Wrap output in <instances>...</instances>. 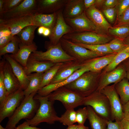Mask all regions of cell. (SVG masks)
<instances>
[{
	"instance_id": "21",
	"label": "cell",
	"mask_w": 129,
	"mask_h": 129,
	"mask_svg": "<svg viewBox=\"0 0 129 129\" xmlns=\"http://www.w3.org/2000/svg\"><path fill=\"white\" fill-rule=\"evenodd\" d=\"M117 54L113 53L88 59L82 62L83 66L87 68L89 71L99 73L110 63Z\"/></svg>"
},
{
	"instance_id": "40",
	"label": "cell",
	"mask_w": 129,
	"mask_h": 129,
	"mask_svg": "<svg viewBox=\"0 0 129 129\" xmlns=\"http://www.w3.org/2000/svg\"><path fill=\"white\" fill-rule=\"evenodd\" d=\"M88 114L87 107L79 108L76 111V121L78 125H84L87 118Z\"/></svg>"
},
{
	"instance_id": "58",
	"label": "cell",
	"mask_w": 129,
	"mask_h": 129,
	"mask_svg": "<svg viewBox=\"0 0 129 129\" xmlns=\"http://www.w3.org/2000/svg\"><path fill=\"white\" fill-rule=\"evenodd\" d=\"M124 40L126 43L129 45V36L124 39Z\"/></svg>"
},
{
	"instance_id": "55",
	"label": "cell",
	"mask_w": 129,
	"mask_h": 129,
	"mask_svg": "<svg viewBox=\"0 0 129 129\" xmlns=\"http://www.w3.org/2000/svg\"><path fill=\"white\" fill-rule=\"evenodd\" d=\"M76 129H89L88 127L85 126L84 125L78 124Z\"/></svg>"
},
{
	"instance_id": "1",
	"label": "cell",
	"mask_w": 129,
	"mask_h": 129,
	"mask_svg": "<svg viewBox=\"0 0 129 129\" xmlns=\"http://www.w3.org/2000/svg\"><path fill=\"white\" fill-rule=\"evenodd\" d=\"M37 92H33L25 97L12 115L9 118L5 127L6 129H15L21 119L30 120L33 117L40 105L38 100L34 98Z\"/></svg>"
},
{
	"instance_id": "26",
	"label": "cell",
	"mask_w": 129,
	"mask_h": 129,
	"mask_svg": "<svg viewBox=\"0 0 129 129\" xmlns=\"http://www.w3.org/2000/svg\"><path fill=\"white\" fill-rule=\"evenodd\" d=\"M57 12L50 14H36L33 16V25L38 27L43 26L50 29L51 32L55 24Z\"/></svg>"
},
{
	"instance_id": "42",
	"label": "cell",
	"mask_w": 129,
	"mask_h": 129,
	"mask_svg": "<svg viewBox=\"0 0 129 129\" xmlns=\"http://www.w3.org/2000/svg\"><path fill=\"white\" fill-rule=\"evenodd\" d=\"M7 95V91L4 82L3 71L0 67V103L4 100Z\"/></svg>"
},
{
	"instance_id": "22",
	"label": "cell",
	"mask_w": 129,
	"mask_h": 129,
	"mask_svg": "<svg viewBox=\"0 0 129 129\" xmlns=\"http://www.w3.org/2000/svg\"><path fill=\"white\" fill-rule=\"evenodd\" d=\"M4 59L10 64L13 71L18 79L21 87L23 90L27 87L29 82L28 76L23 67L19 63L8 54L3 55Z\"/></svg>"
},
{
	"instance_id": "20",
	"label": "cell",
	"mask_w": 129,
	"mask_h": 129,
	"mask_svg": "<svg viewBox=\"0 0 129 129\" xmlns=\"http://www.w3.org/2000/svg\"><path fill=\"white\" fill-rule=\"evenodd\" d=\"M68 0H37L36 14H50L63 10Z\"/></svg>"
},
{
	"instance_id": "23",
	"label": "cell",
	"mask_w": 129,
	"mask_h": 129,
	"mask_svg": "<svg viewBox=\"0 0 129 129\" xmlns=\"http://www.w3.org/2000/svg\"><path fill=\"white\" fill-rule=\"evenodd\" d=\"M84 0H68L63 10L64 18H73L85 11Z\"/></svg>"
},
{
	"instance_id": "38",
	"label": "cell",
	"mask_w": 129,
	"mask_h": 129,
	"mask_svg": "<svg viewBox=\"0 0 129 129\" xmlns=\"http://www.w3.org/2000/svg\"><path fill=\"white\" fill-rule=\"evenodd\" d=\"M13 36L10 30L8 28L0 27V49L10 42Z\"/></svg>"
},
{
	"instance_id": "15",
	"label": "cell",
	"mask_w": 129,
	"mask_h": 129,
	"mask_svg": "<svg viewBox=\"0 0 129 129\" xmlns=\"http://www.w3.org/2000/svg\"><path fill=\"white\" fill-rule=\"evenodd\" d=\"M88 18L93 23L101 33H108L109 28L112 26L108 23L102 13L94 5L85 10Z\"/></svg>"
},
{
	"instance_id": "3",
	"label": "cell",
	"mask_w": 129,
	"mask_h": 129,
	"mask_svg": "<svg viewBox=\"0 0 129 129\" xmlns=\"http://www.w3.org/2000/svg\"><path fill=\"white\" fill-rule=\"evenodd\" d=\"M45 47L46 51L36 50L31 53L29 58L36 60L49 61L55 64L76 60L64 51L59 42L56 45H53L49 41H46Z\"/></svg>"
},
{
	"instance_id": "8",
	"label": "cell",
	"mask_w": 129,
	"mask_h": 129,
	"mask_svg": "<svg viewBox=\"0 0 129 129\" xmlns=\"http://www.w3.org/2000/svg\"><path fill=\"white\" fill-rule=\"evenodd\" d=\"M59 42L68 54L80 62H83L99 56L91 51L63 38L60 39Z\"/></svg>"
},
{
	"instance_id": "34",
	"label": "cell",
	"mask_w": 129,
	"mask_h": 129,
	"mask_svg": "<svg viewBox=\"0 0 129 129\" xmlns=\"http://www.w3.org/2000/svg\"><path fill=\"white\" fill-rule=\"evenodd\" d=\"M20 41L16 35L14 36L12 39L6 45L0 49V56L11 53L12 54H16L19 50V43Z\"/></svg>"
},
{
	"instance_id": "35",
	"label": "cell",
	"mask_w": 129,
	"mask_h": 129,
	"mask_svg": "<svg viewBox=\"0 0 129 129\" xmlns=\"http://www.w3.org/2000/svg\"><path fill=\"white\" fill-rule=\"evenodd\" d=\"M108 34L111 36L124 40L129 36V24L117 27H112L109 29Z\"/></svg>"
},
{
	"instance_id": "4",
	"label": "cell",
	"mask_w": 129,
	"mask_h": 129,
	"mask_svg": "<svg viewBox=\"0 0 129 129\" xmlns=\"http://www.w3.org/2000/svg\"><path fill=\"white\" fill-rule=\"evenodd\" d=\"M98 73L89 71L86 72L64 86L84 97H86L97 90L99 83Z\"/></svg>"
},
{
	"instance_id": "46",
	"label": "cell",
	"mask_w": 129,
	"mask_h": 129,
	"mask_svg": "<svg viewBox=\"0 0 129 129\" xmlns=\"http://www.w3.org/2000/svg\"><path fill=\"white\" fill-rule=\"evenodd\" d=\"M118 1V0H104L102 5L103 9L115 7L117 5Z\"/></svg>"
},
{
	"instance_id": "57",
	"label": "cell",
	"mask_w": 129,
	"mask_h": 129,
	"mask_svg": "<svg viewBox=\"0 0 129 129\" xmlns=\"http://www.w3.org/2000/svg\"><path fill=\"white\" fill-rule=\"evenodd\" d=\"M77 125L74 124L72 125L68 126L66 129H76Z\"/></svg>"
},
{
	"instance_id": "52",
	"label": "cell",
	"mask_w": 129,
	"mask_h": 129,
	"mask_svg": "<svg viewBox=\"0 0 129 129\" xmlns=\"http://www.w3.org/2000/svg\"><path fill=\"white\" fill-rule=\"evenodd\" d=\"M123 108L124 112H129V101L123 105Z\"/></svg>"
},
{
	"instance_id": "41",
	"label": "cell",
	"mask_w": 129,
	"mask_h": 129,
	"mask_svg": "<svg viewBox=\"0 0 129 129\" xmlns=\"http://www.w3.org/2000/svg\"><path fill=\"white\" fill-rule=\"evenodd\" d=\"M129 24V7L117 18L113 27Z\"/></svg>"
},
{
	"instance_id": "60",
	"label": "cell",
	"mask_w": 129,
	"mask_h": 129,
	"mask_svg": "<svg viewBox=\"0 0 129 129\" xmlns=\"http://www.w3.org/2000/svg\"><path fill=\"white\" fill-rule=\"evenodd\" d=\"M0 129H6V128H4L3 127L2 125L0 124Z\"/></svg>"
},
{
	"instance_id": "13",
	"label": "cell",
	"mask_w": 129,
	"mask_h": 129,
	"mask_svg": "<svg viewBox=\"0 0 129 129\" xmlns=\"http://www.w3.org/2000/svg\"><path fill=\"white\" fill-rule=\"evenodd\" d=\"M64 19L67 24L73 29V32H92L101 33L87 16L85 11L76 17Z\"/></svg>"
},
{
	"instance_id": "19",
	"label": "cell",
	"mask_w": 129,
	"mask_h": 129,
	"mask_svg": "<svg viewBox=\"0 0 129 129\" xmlns=\"http://www.w3.org/2000/svg\"><path fill=\"white\" fill-rule=\"evenodd\" d=\"M82 67V62L76 60L63 63L50 84L57 83L66 79Z\"/></svg>"
},
{
	"instance_id": "17",
	"label": "cell",
	"mask_w": 129,
	"mask_h": 129,
	"mask_svg": "<svg viewBox=\"0 0 129 129\" xmlns=\"http://www.w3.org/2000/svg\"><path fill=\"white\" fill-rule=\"evenodd\" d=\"M99 81L96 90L99 92L104 87L112 83L116 84L127 77V71L123 64L114 70L104 74Z\"/></svg>"
},
{
	"instance_id": "32",
	"label": "cell",
	"mask_w": 129,
	"mask_h": 129,
	"mask_svg": "<svg viewBox=\"0 0 129 129\" xmlns=\"http://www.w3.org/2000/svg\"><path fill=\"white\" fill-rule=\"evenodd\" d=\"M76 44L91 51L99 56H103L114 53L110 49L107 43L95 45H89L79 43Z\"/></svg>"
},
{
	"instance_id": "39",
	"label": "cell",
	"mask_w": 129,
	"mask_h": 129,
	"mask_svg": "<svg viewBox=\"0 0 129 129\" xmlns=\"http://www.w3.org/2000/svg\"><path fill=\"white\" fill-rule=\"evenodd\" d=\"M102 14L106 19L110 23L115 22L117 16V10L115 7L103 9Z\"/></svg>"
},
{
	"instance_id": "56",
	"label": "cell",
	"mask_w": 129,
	"mask_h": 129,
	"mask_svg": "<svg viewBox=\"0 0 129 129\" xmlns=\"http://www.w3.org/2000/svg\"><path fill=\"white\" fill-rule=\"evenodd\" d=\"M124 118L129 121V112H124Z\"/></svg>"
},
{
	"instance_id": "36",
	"label": "cell",
	"mask_w": 129,
	"mask_h": 129,
	"mask_svg": "<svg viewBox=\"0 0 129 129\" xmlns=\"http://www.w3.org/2000/svg\"><path fill=\"white\" fill-rule=\"evenodd\" d=\"M58 121L68 126L74 124L76 122V111L74 109H66L61 117H59Z\"/></svg>"
},
{
	"instance_id": "54",
	"label": "cell",
	"mask_w": 129,
	"mask_h": 129,
	"mask_svg": "<svg viewBox=\"0 0 129 129\" xmlns=\"http://www.w3.org/2000/svg\"><path fill=\"white\" fill-rule=\"evenodd\" d=\"M4 0H0V16L3 13V8Z\"/></svg>"
},
{
	"instance_id": "7",
	"label": "cell",
	"mask_w": 129,
	"mask_h": 129,
	"mask_svg": "<svg viewBox=\"0 0 129 129\" xmlns=\"http://www.w3.org/2000/svg\"><path fill=\"white\" fill-rule=\"evenodd\" d=\"M83 105L91 106L97 114L103 118L107 121L111 120L109 100L100 92L96 91L85 97Z\"/></svg>"
},
{
	"instance_id": "5",
	"label": "cell",
	"mask_w": 129,
	"mask_h": 129,
	"mask_svg": "<svg viewBox=\"0 0 129 129\" xmlns=\"http://www.w3.org/2000/svg\"><path fill=\"white\" fill-rule=\"evenodd\" d=\"M62 38L75 43L89 45L107 43L113 39L106 34L92 32H74Z\"/></svg>"
},
{
	"instance_id": "51",
	"label": "cell",
	"mask_w": 129,
	"mask_h": 129,
	"mask_svg": "<svg viewBox=\"0 0 129 129\" xmlns=\"http://www.w3.org/2000/svg\"><path fill=\"white\" fill-rule=\"evenodd\" d=\"M123 64L124 66L127 71H129V58L124 61Z\"/></svg>"
},
{
	"instance_id": "53",
	"label": "cell",
	"mask_w": 129,
	"mask_h": 129,
	"mask_svg": "<svg viewBox=\"0 0 129 129\" xmlns=\"http://www.w3.org/2000/svg\"><path fill=\"white\" fill-rule=\"evenodd\" d=\"M45 27L43 26L39 27L37 30L38 33L39 35H43Z\"/></svg>"
},
{
	"instance_id": "11",
	"label": "cell",
	"mask_w": 129,
	"mask_h": 129,
	"mask_svg": "<svg viewBox=\"0 0 129 129\" xmlns=\"http://www.w3.org/2000/svg\"><path fill=\"white\" fill-rule=\"evenodd\" d=\"M36 12V0H23L15 8L3 13L0 18L5 19L27 16H33Z\"/></svg>"
},
{
	"instance_id": "9",
	"label": "cell",
	"mask_w": 129,
	"mask_h": 129,
	"mask_svg": "<svg viewBox=\"0 0 129 129\" xmlns=\"http://www.w3.org/2000/svg\"><path fill=\"white\" fill-rule=\"evenodd\" d=\"M24 90L21 87L8 95L0 103V123L13 114L25 98Z\"/></svg>"
},
{
	"instance_id": "31",
	"label": "cell",
	"mask_w": 129,
	"mask_h": 129,
	"mask_svg": "<svg viewBox=\"0 0 129 129\" xmlns=\"http://www.w3.org/2000/svg\"><path fill=\"white\" fill-rule=\"evenodd\" d=\"M129 58V45L124 49L117 54L110 63L105 67L104 74L115 69L121 63Z\"/></svg>"
},
{
	"instance_id": "24",
	"label": "cell",
	"mask_w": 129,
	"mask_h": 129,
	"mask_svg": "<svg viewBox=\"0 0 129 129\" xmlns=\"http://www.w3.org/2000/svg\"><path fill=\"white\" fill-rule=\"evenodd\" d=\"M19 46V50L17 53L10 55L23 67H25L30 55L37 50V46L34 42L32 44L28 45H23L20 43Z\"/></svg>"
},
{
	"instance_id": "50",
	"label": "cell",
	"mask_w": 129,
	"mask_h": 129,
	"mask_svg": "<svg viewBox=\"0 0 129 129\" xmlns=\"http://www.w3.org/2000/svg\"><path fill=\"white\" fill-rule=\"evenodd\" d=\"M51 33V31L49 29L45 27L43 35L44 37H49Z\"/></svg>"
},
{
	"instance_id": "44",
	"label": "cell",
	"mask_w": 129,
	"mask_h": 129,
	"mask_svg": "<svg viewBox=\"0 0 129 129\" xmlns=\"http://www.w3.org/2000/svg\"><path fill=\"white\" fill-rule=\"evenodd\" d=\"M129 7V0H118L115 6L117 10V18Z\"/></svg>"
},
{
	"instance_id": "47",
	"label": "cell",
	"mask_w": 129,
	"mask_h": 129,
	"mask_svg": "<svg viewBox=\"0 0 129 129\" xmlns=\"http://www.w3.org/2000/svg\"><path fill=\"white\" fill-rule=\"evenodd\" d=\"M15 129H42L36 126L30 125L26 120L16 127Z\"/></svg>"
},
{
	"instance_id": "48",
	"label": "cell",
	"mask_w": 129,
	"mask_h": 129,
	"mask_svg": "<svg viewBox=\"0 0 129 129\" xmlns=\"http://www.w3.org/2000/svg\"><path fill=\"white\" fill-rule=\"evenodd\" d=\"M96 0H84L85 10L95 4Z\"/></svg>"
},
{
	"instance_id": "33",
	"label": "cell",
	"mask_w": 129,
	"mask_h": 129,
	"mask_svg": "<svg viewBox=\"0 0 129 129\" xmlns=\"http://www.w3.org/2000/svg\"><path fill=\"white\" fill-rule=\"evenodd\" d=\"M63 63H60L56 64L44 73L39 89L50 84L58 70Z\"/></svg>"
},
{
	"instance_id": "10",
	"label": "cell",
	"mask_w": 129,
	"mask_h": 129,
	"mask_svg": "<svg viewBox=\"0 0 129 129\" xmlns=\"http://www.w3.org/2000/svg\"><path fill=\"white\" fill-rule=\"evenodd\" d=\"M115 84L108 86L100 92L108 98L110 105L112 121H121L124 118L123 105L115 88Z\"/></svg>"
},
{
	"instance_id": "6",
	"label": "cell",
	"mask_w": 129,
	"mask_h": 129,
	"mask_svg": "<svg viewBox=\"0 0 129 129\" xmlns=\"http://www.w3.org/2000/svg\"><path fill=\"white\" fill-rule=\"evenodd\" d=\"M48 99L61 102L66 109L83 105L85 97L64 86L60 87L47 96Z\"/></svg>"
},
{
	"instance_id": "37",
	"label": "cell",
	"mask_w": 129,
	"mask_h": 129,
	"mask_svg": "<svg viewBox=\"0 0 129 129\" xmlns=\"http://www.w3.org/2000/svg\"><path fill=\"white\" fill-rule=\"evenodd\" d=\"M107 44L113 53L117 54L123 50L128 45L123 40L117 38L113 39Z\"/></svg>"
},
{
	"instance_id": "45",
	"label": "cell",
	"mask_w": 129,
	"mask_h": 129,
	"mask_svg": "<svg viewBox=\"0 0 129 129\" xmlns=\"http://www.w3.org/2000/svg\"><path fill=\"white\" fill-rule=\"evenodd\" d=\"M107 124L106 129H123L120 121H107Z\"/></svg>"
},
{
	"instance_id": "30",
	"label": "cell",
	"mask_w": 129,
	"mask_h": 129,
	"mask_svg": "<svg viewBox=\"0 0 129 129\" xmlns=\"http://www.w3.org/2000/svg\"><path fill=\"white\" fill-rule=\"evenodd\" d=\"M115 84L116 90L123 105L129 101V81L125 78Z\"/></svg>"
},
{
	"instance_id": "25",
	"label": "cell",
	"mask_w": 129,
	"mask_h": 129,
	"mask_svg": "<svg viewBox=\"0 0 129 129\" xmlns=\"http://www.w3.org/2000/svg\"><path fill=\"white\" fill-rule=\"evenodd\" d=\"M56 64L49 61L36 60L29 57L26 67L23 68L27 75L32 72L44 73Z\"/></svg>"
},
{
	"instance_id": "14",
	"label": "cell",
	"mask_w": 129,
	"mask_h": 129,
	"mask_svg": "<svg viewBox=\"0 0 129 129\" xmlns=\"http://www.w3.org/2000/svg\"><path fill=\"white\" fill-rule=\"evenodd\" d=\"M33 16H27L8 19L0 18V27L9 29L12 35L14 36L16 35L25 27L33 25Z\"/></svg>"
},
{
	"instance_id": "16",
	"label": "cell",
	"mask_w": 129,
	"mask_h": 129,
	"mask_svg": "<svg viewBox=\"0 0 129 129\" xmlns=\"http://www.w3.org/2000/svg\"><path fill=\"white\" fill-rule=\"evenodd\" d=\"M0 67L2 68L3 71L4 83L8 95L16 91L21 87L8 61L5 59L0 61Z\"/></svg>"
},
{
	"instance_id": "2",
	"label": "cell",
	"mask_w": 129,
	"mask_h": 129,
	"mask_svg": "<svg viewBox=\"0 0 129 129\" xmlns=\"http://www.w3.org/2000/svg\"><path fill=\"white\" fill-rule=\"evenodd\" d=\"M34 98L38 100L40 105L33 117L30 119L26 120L30 125L36 126L43 122L51 124L59 121V117L54 106V101L49 100L47 96L41 97L36 94Z\"/></svg>"
},
{
	"instance_id": "59",
	"label": "cell",
	"mask_w": 129,
	"mask_h": 129,
	"mask_svg": "<svg viewBox=\"0 0 129 129\" xmlns=\"http://www.w3.org/2000/svg\"><path fill=\"white\" fill-rule=\"evenodd\" d=\"M126 78L128 79L129 81V71H127Z\"/></svg>"
},
{
	"instance_id": "49",
	"label": "cell",
	"mask_w": 129,
	"mask_h": 129,
	"mask_svg": "<svg viewBox=\"0 0 129 129\" xmlns=\"http://www.w3.org/2000/svg\"><path fill=\"white\" fill-rule=\"evenodd\" d=\"M123 129H129V121L123 118L120 121Z\"/></svg>"
},
{
	"instance_id": "28",
	"label": "cell",
	"mask_w": 129,
	"mask_h": 129,
	"mask_svg": "<svg viewBox=\"0 0 129 129\" xmlns=\"http://www.w3.org/2000/svg\"><path fill=\"white\" fill-rule=\"evenodd\" d=\"M44 73H35L27 75L29 82L27 88L23 91L25 97L33 92H37L39 89Z\"/></svg>"
},
{
	"instance_id": "27",
	"label": "cell",
	"mask_w": 129,
	"mask_h": 129,
	"mask_svg": "<svg viewBox=\"0 0 129 129\" xmlns=\"http://www.w3.org/2000/svg\"><path fill=\"white\" fill-rule=\"evenodd\" d=\"M87 119L92 129H106L107 120L97 114L91 106H87Z\"/></svg>"
},
{
	"instance_id": "18",
	"label": "cell",
	"mask_w": 129,
	"mask_h": 129,
	"mask_svg": "<svg viewBox=\"0 0 129 129\" xmlns=\"http://www.w3.org/2000/svg\"><path fill=\"white\" fill-rule=\"evenodd\" d=\"M89 71L88 68L83 66L66 79L57 83L50 84L39 89L37 91V95L41 97L47 96L58 88L71 83L85 73Z\"/></svg>"
},
{
	"instance_id": "29",
	"label": "cell",
	"mask_w": 129,
	"mask_h": 129,
	"mask_svg": "<svg viewBox=\"0 0 129 129\" xmlns=\"http://www.w3.org/2000/svg\"><path fill=\"white\" fill-rule=\"evenodd\" d=\"M38 27L34 25H29L23 28L16 35L21 43L25 45H30L34 43L35 31Z\"/></svg>"
},
{
	"instance_id": "12",
	"label": "cell",
	"mask_w": 129,
	"mask_h": 129,
	"mask_svg": "<svg viewBox=\"0 0 129 129\" xmlns=\"http://www.w3.org/2000/svg\"><path fill=\"white\" fill-rule=\"evenodd\" d=\"M63 10L57 12V17L55 26L48 37L49 42L52 44L58 43L64 35L73 32L72 28L66 22L63 14Z\"/></svg>"
},
{
	"instance_id": "43",
	"label": "cell",
	"mask_w": 129,
	"mask_h": 129,
	"mask_svg": "<svg viewBox=\"0 0 129 129\" xmlns=\"http://www.w3.org/2000/svg\"><path fill=\"white\" fill-rule=\"evenodd\" d=\"M23 0H4L3 13L15 8L19 5Z\"/></svg>"
}]
</instances>
